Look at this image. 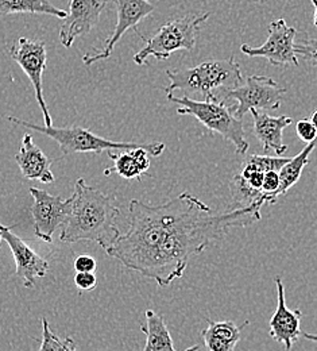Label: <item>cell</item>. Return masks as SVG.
<instances>
[{
	"label": "cell",
	"instance_id": "1",
	"mask_svg": "<svg viewBox=\"0 0 317 351\" xmlns=\"http://www.w3.org/2000/svg\"><path fill=\"white\" fill-rule=\"evenodd\" d=\"M189 197V192H182L161 206L133 199L129 204L127 232L121 235L105 253L143 276L180 218Z\"/></svg>",
	"mask_w": 317,
	"mask_h": 351
},
{
	"label": "cell",
	"instance_id": "2",
	"mask_svg": "<svg viewBox=\"0 0 317 351\" xmlns=\"http://www.w3.org/2000/svg\"><path fill=\"white\" fill-rule=\"evenodd\" d=\"M119 215L121 211L111 197L90 186L84 178H79L72 195L71 215L61 230L60 241L64 243L88 241L107 250L122 235L116 226Z\"/></svg>",
	"mask_w": 317,
	"mask_h": 351
},
{
	"label": "cell",
	"instance_id": "3",
	"mask_svg": "<svg viewBox=\"0 0 317 351\" xmlns=\"http://www.w3.org/2000/svg\"><path fill=\"white\" fill-rule=\"evenodd\" d=\"M166 76L170 80L169 87L165 88L168 95H173L175 90H182L183 96L203 95L204 100H222V95L225 100L229 90L244 83L240 65L233 56L227 60L207 61L193 68L168 69Z\"/></svg>",
	"mask_w": 317,
	"mask_h": 351
},
{
	"label": "cell",
	"instance_id": "4",
	"mask_svg": "<svg viewBox=\"0 0 317 351\" xmlns=\"http://www.w3.org/2000/svg\"><path fill=\"white\" fill-rule=\"evenodd\" d=\"M10 122L19 125L22 128L30 129L33 132H41L60 146L64 156H71L76 153H101L104 150H131L136 147H143L150 153L151 157H160L165 152V143L162 142H116L103 138L94 132L83 128H54L34 125L15 117L7 118Z\"/></svg>",
	"mask_w": 317,
	"mask_h": 351
},
{
	"label": "cell",
	"instance_id": "5",
	"mask_svg": "<svg viewBox=\"0 0 317 351\" xmlns=\"http://www.w3.org/2000/svg\"><path fill=\"white\" fill-rule=\"evenodd\" d=\"M166 97L170 103L180 106L177 108L179 115L196 118L211 134H219L222 138L231 142L235 146L236 153L244 154L249 150L243 122L231 112L225 100H194L188 96L177 97L175 95H166Z\"/></svg>",
	"mask_w": 317,
	"mask_h": 351
},
{
	"label": "cell",
	"instance_id": "6",
	"mask_svg": "<svg viewBox=\"0 0 317 351\" xmlns=\"http://www.w3.org/2000/svg\"><path fill=\"white\" fill-rule=\"evenodd\" d=\"M210 18L205 14H189L165 23L153 37L144 40L146 45L134 56L136 65H144L150 57L168 60L177 50H193L200 26Z\"/></svg>",
	"mask_w": 317,
	"mask_h": 351
},
{
	"label": "cell",
	"instance_id": "7",
	"mask_svg": "<svg viewBox=\"0 0 317 351\" xmlns=\"http://www.w3.org/2000/svg\"><path fill=\"white\" fill-rule=\"evenodd\" d=\"M286 88L281 87L270 77L266 76H249L240 87L229 90L225 97V101L236 100L233 115L238 119L253 110H278Z\"/></svg>",
	"mask_w": 317,
	"mask_h": 351
},
{
	"label": "cell",
	"instance_id": "8",
	"mask_svg": "<svg viewBox=\"0 0 317 351\" xmlns=\"http://www.w3.org/2000/svg\"><path fill=\"white\" fill-rule=\"evenodd\" d=\"M29 192L33 196L31 214L34 232L41 241L51 243L54 231L64 227L71 215L72 196L64 200L61 196H53L38 188H30Z\"/></svg>",
	"mask_w": 317,
	"mask_h": 351
},
{
	"label": "cell",
	"instance_id": "9",
	"mask_svg": "<svg viewBox=\"0 0 317 351\" xmlns=\"http://www.w3.org/2000/svg\"><path fill=\"white\" fill-rule=\"evenodd\" d=\"M10 54L14 61L22 68V71L30 79L33 88L36 90L37 103L44 114L45 126H53V121L50 112L46 106L44 97V88H42V75L46 69L47 61V49L45 43L41 41H31L29 38H19L18 43L10 47Z\"/></svg>",
	"mask_w": 317,
	"mask_h": 351
},
{
	"label": "cell",
	"instance_id": "10",
	"mask_svg": "<svg viewBox=\"0 0 317 351\" xmlns=\"http://www.w3.org/2000/svg\"><path fill=\"white\" fill-rule=\"evenodd\" d=\"M296 36L297 30L288 26L285 19L274 21L269 26V37L262 46L253 47L250 45L240 46L242 53L249 57H264L272 65L285 66L294 65L299 66V57L296 54Z\"/></svg>",
	"mask_w": 317,
	"mask_h": 351
},
{
	"label": "cell",
	"instance_id": "11",
	"mask_svg": "<svg viewBox=\"0 0 317 351\" xmlns=\"http://www.w3.org/2000/svg\"><path fill=\"white\" fill-rule=\"evenodd\" d=\"M116 5L118 12V22L115 26L114 33L108 37L103 50L97 54H86L83 57L84 65H92L100 60H107L115 50V46L121 41V38L126 34L127 30L134 29L136 33L140 36V33L136 30V25L143 21L146 16H149L155 7L149 0H112Z\"/></svg>",
	"mask_w": 317,
	"mask_h": 351
},
{
	"label": "cell",
	"instance_id": "12",
	"mask_svg": "<svg viewBox=\"0 0 317 351\" xmlns=\"http://www.w3.org/2000/svg\"><path fill=\"white\" fill-rule=\"evenodd\" d=\"M110 1L112 0H71L69 12L60 29L62 46L71 47L76 38L88 34Z\"/></svg>",
	"mask_w": 317,
	"mask_h": 351
},
{
	"label": "cell",
	"instance_id": "13",
	"mask_svg": "<svg viewBox=\"0 0 317 351\" xmlns=\"http://www.w3.org/2000/svg\"><path fill=\"white\" fill-rule=\"evenodd\" d=\"M0 234L3 241L10 246L16 270L15 274L23 280L25 287L33 288L37 282V278L45 277L49 271V263L42 258L36 250H33L22 238L11 231L10 227H5L0 223Z\"/></svg>",
	"mask_w": 317,
	"mask_h": 351
},
{
	"label": "cell",
	"instance_id": "14",
	"mask_svg": "<svg viewBox=\"0 0 317 351\" xmlns=\"http://www.w3.org/2000/svg\"><path fill=\"white\" fill-rule=\"evenodd\" d=\"M277 287L278 303L275 312L270 319V337L277 342L282 343L286 351L292 350L293 345L299 341L301 334V319L303 312L300 309H290L285 300V285L281 277L274 278Z\"/></svg>",
	"mask_w": 317,
	"mask_h": 351
},
{
	"label": "cell",
	"instance_id": "15",
	"mask_svg": "<svg viewBox=\"0 0 317 351\" xmlns=\"http://www.w3.org/2000/svg\"><path fill=\"white\" fill-rule=\"evenodd\" d=\"M15 161L25 178L37 180L42 184H51L54 181V175L50 171L53 161L36 145L30 134H25Z\"/></svg>",
	"mask_w": 317,
	"mask_h": 351
},
{
	"label": "cell",
	"instance_id": "16",
	"mask_svg": "<svg viewBox=\"0 0 317 351\" xmlns=\"http://www.w3.org/2000/svg\"><path fill=\"white\" fill-rule=\"evenodd\" d=\"M253 130L259 143L266 153L274 152L278 157L282 156L289 147L282 142V132L293 123L292 118L288 117H270L265 112L253 110Z\"/></svg>",
	"mask_w": 317,
	"mask_h": 351
},
{
	"label": "cell",
	"instance_id": "17",
	"mask_svg": "<svg viewBox=\"0 0 317 351\" xmlns=\"http://www.w3.org/2000/svg\"><path fill=\"white\" fill-rule=\"evenodd\" d=\"M208 327L203 330L201 338L204 342L205 351H233L240 341L242 330L249 326V322H244L242 326H238L233 320L215 322L207 319Z\"/></svg>",
	"mask_w": 317,
	"mask_h": 351
},
{
	"label": "cell",
	"instance_id": "18",
	"mask_svg": "<svg viewBox=\"0 0 317 351\" xmlns=\"http://www.w3.org/2000/svg\"><path fill=\"white\" fill-rule=\"evenodd\" d=\"M108 156L114 161L111 168L104 171V175L110 176L118 173L126 180H140L150 168V153L143 147H136L131 150H125L119 154L108 150Z\"/></svg>",
	"mask_w": 317,
	"mask_h": 351
},
{
	"label": "cell",
	"instance_id": "19",
	"mask_svg": "<svg viewBox=\"0 0 317 351\" xmlns=\"http://www.w3.org/2000/svg\"><path fill=\"white\" fill-rule=\"evenodd\" d=\"M144 316L146 324H140V331L146 335V345L142 351H177L164 317L153 309H147ZM183 351H200V348L192 346Z\"/></svg>",
	"mask_w": 317,
	"mask_h": 351
},
{
	"label": "cell",
	"instance_id": "20",
	"mask_svg": "<svg viewBox=\"0 0 317 351\" xmlns=\"http://www.w3.org/2000/svg\"><path fill=\"white\" fill-rule=\"evenodd\" d=\"M12 14H46L60 19H65L68 15L50 0H0V16Z\"/></svg>",
	"mask_w": 317,
	"mask_h": 351
},
{
	"label": "cell",
	"instance_id": "21",
	"mask_svg": "<svg viewBox=\"0 0 317 351\" xmlns=\"http://www.w3.org/2000/svg\"><path fill=\"white\" fill-rule=\"evenodd\" d=\"M317 139L308 143L296 157L290 158V161L282 167L279 171V189H278V196H285L288 191L296 185L303 175L304 168H307L309 162V156L311 153L316 149Z\"/></svg>",
	"mask_w": 317,
	"mask_h": 351
},
{
	"label": "cell",
	"instance_id": "22",
	"mask_svg": "<svg viewBox=\"0 0 317 351\" xmlns=\"http://www.w3.org/2000/svg\"><path fill=\"white\" fill-rule=\"evenodd\" d=\"M42 341L38 351H69L71 349H76V343L72 338L60 339L50 328L49 322L45 317L42 319Z\"/></svg>",
	"mask_w": 317,
	"mask_h": 351
},
{
	"label": "cell",
	"instance_id": "23",
	"mask_svg": "<svg viewBox=\"0 0 317 351\" xmlns=\"http://www.w3.org/2000/svg\"><path fill=\"white\" fill-rule=\"evenodd\" d=\"M296 54L317 66V40H305L296 44Z\"/></svg>",
	"mask_w": 317,
	"mask_h": 351
},
{
	"label": "cell",
	"instance_id": "24",
	"mask_svg": "<svg viewBox=\"0 0 317 351\" xmlns=\"http://www.w3.org/2000/svg\"><path fill=\"white\" fill-rule=\"evenodd\" d=\"M296 132H297V136L301 141H304L307 145L317 139V130L312 125V122L308 119H301L296 123Z\"/></svg>",
	"mask_w": 317,
	"mask_h": 351
},
{
	"label": "cell",
	"instance_id": "25",
	"mask_svg": "<svg viewBox=\"0 0 317 351\" xmlns=\"http://www.w3.org/2000/svg\"><path fill=\"white\" fill-rule=\"evenodd\" d=\"M75 284L81 291H93L97 285V278L94 273H76Z\"/></svg>",
	"mask_w": 317,
	"mask_h": 351
},
{
	"label": "cell",
	"instance_id": "26",
	"mask_svg": "<svg viewBox=\"0 0 317 351\" xmlns=\"http://www.w3.org/2000/svg\"><path fill=\"white\" fill-rule=\"evenodd\" d=\"M96 269H97V263L94 258H92L91 256L83 254L75 260L76 273H94Z\"/></svg>",
	"mask_w": 317,
	"mask_h": 351
},
{
	"label": "cell",
	"instance_id": "27",
	"mask_svg": "<svg viewBox=\"0 0 317 351\" xmlns=\"http://www.w3.org/2000/svg\"><path fill=\"white\" fill-rule=\"evenodd\" d=\"M303 337H304L307 341H311V342H314V343H316L317 345V334H308V332H305V334H303Z\"/></svg>",
	"mask_w": 317,
	"mask_h": 351
},
{
	"label": "cell",
	"instance_id": "28",
	"mask_svg": "<svg viewBox=\"0 0 317 351\" xmlns=\"http://www.w3.org/2000/svg\"><path fill=\"white\" fill-rule=\"evenodd\" d=\"M312 4H314V8H315V15H314V25L317 29V0H311Z\"/></svg>",
	"mask_w": 317,
	"mask_h": 351
},
{
	"label": "cell",
	"instance_id": "29",
	"mask_svg": "<svg viewBox=\"0 0 317 351\" xmlns=\"http://www.w3.org/2000/svg\"><path fill=\"white\" fill-rule=\"evenodd\" d=\"M309 121L312 122V125L315 126V129L317 130V110L316 111H314V114H312V117H311Z\"/></svg>",
	"mask_w": 317,
	"mask_h": 351
},
{
	"label": "cell",
	"instance_id": "30",
	"mask_svg": "<svg viewBox=\"0 0 317 351\" xmlns=\"http://www.w3.org/2000/svg\"><path fill=\"white\" fill-rule=\"evenodd\" d=\"M254 1H257V3H266V1H270V0H254Z\"/></svg>",
	"mask_w": 317,
	"mask_h": 351
},
{
	"label": "cell",
	"instance_id": "31",
	"mask_svg": "<svg viewBox=\"0 0 317 351\" xmlns=\"http://www.w3.org/2000/svg\"><path fill=\"white\" fill-rule=\"evenodd\" d=\"M1 241H3V237H1V234H0V242H1Z\"/></svg>",
	"mask_w": 317,
	"mask_h": 351
},
{
	"label": "cell",
	"instance_id": "32",
	"mask_svg": "<svg viewBox=\"0 0 317 351\" xmlns=\"http://www.w3.org/2000/svg\"><path fill=\"white\" fill-rule=\"evenodd\" d=\"M69 351H76V349H71Z\"/></svg>",
	"mask_w": 317,
	"mask_h": 351
}]
</instances>
